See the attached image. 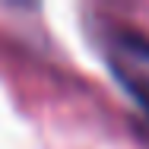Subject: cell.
Here are the masks:
<instances>
[{"instance_id": "6da1fadb", "label": "cell", "mask_w": 149, "mask_h": 149, "mask_svg": "<svg viewBox=\"0 0 149 149\" xmlns=\"http://www.w3.org/2000/svg\"><path fill=\"white\" fill-rule=\"evenodd\" d=\"M108 67L140 111L149 118V38L136 32H114Z\"/></svg>"}]
</instances>
